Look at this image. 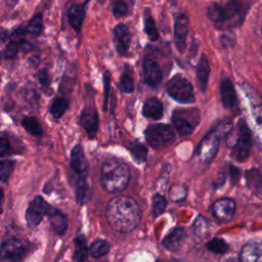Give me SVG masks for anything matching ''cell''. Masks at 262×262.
I'll return each mask as SVG.
<instances>
[{
	"label": "cell",
	"mask_w": 262,
	"mask_h": 262,
	"mask_svg": "<svg viewBox=\"0 0 262 262\" xmlns=\"http://www.w3.org/2000/svg\"><path fill=\"white\" fill-rule=\"evenodd\" d=\"M14 162L12 160H1L0 161V182H7L13 172Z\"/></svg>",
	"instance_id": "74e56055"
},
{
	"label": "cell",
	"mask_w": 262,
	"mask_h": 262,
	"mask_svg": "<svg viewBox=\"0 0 262 262\" xmlns=\"http://www.w3.org/2000/svg\"><path fill=\"white\" fill-rule=\"evenodd\" d=\"M129 178V167L123 161L112 159L102 164L100 182L106 192L119 193L123 191L128 185Z\"/></svg>",
	"instance_id": "3957f363"
},
{
	"label": "cell",
	"mask_w": 262,
	"mask_h": 262,
	"mask_svg": "<svg viewBox=\"0 0 262 262\" xmlns=\"http://www.w3.org/2000/svg\"><path fill=\"white\" fill-rule=\"evenodd\" d=\"M231 129V123L228 121L220 122L212 129L198 146L196 154L203 162H210L216 155L219 146V139L227 134Z\"/></svg>",
	"instance_id": "277c9868"
},
{
	"label": "cell",
	"mask_w": 262,
	"mask_h": 262,
	"mask_svg": "<svg viewBox=\"0 0 262 262\" xmlns=\"http://www.w3.org/2000/svg\"><path fill=\"white\" fill-rule=\"evenodd\" d=\"M72 170L78 175V177H86L88 172V160L85 156L83 145L78 143L71 150L70 160Z\"/></svg>",
	"instance_id": "9a60e30c"
},
{
	"label": "cell",
	"mask_w": 262,
	"mask_h": 262,
	"mask_svg": "<svg viewBox=\"0 0 262 262\" xmlns=\"http://www.w3.org/2000/svg\"><path fill=\"white\" fill-rule=\"evenodd\" d=\"M184 238H185L184 228L175 227L165 236V238L162 242V245L166 250L170 252H176L180 250Z\"/></svg>",
	"instance_id": "d6986e66"
},
{
	"label": "cell",
	"mask_w": 262,
	"mask_h": 262,
	"mask_svg": "<svg viewBox=\"0 0 262 262\" xmlns=\"http://www.w3.org/2000/svg\"><path fill=\"white\" fill-rule=\"evenodd\" d=\"M219 90L222 104L226 108H232L236 104V93L232 82L227 78L222 79Z\"/></svg>",
	"instance_id": "44dd1931"
},
{
	"label": "cell",
	"mask_w": 262,
	"mask_h": 262,
	"mask_svg": "<svg viewBox=\"0 0 262 262\" xmlns=\"http://www.w3.org/2000/svg\"><path fill=\"white\" fill-rule=\"evenodd\" d=\"M70 106V102L67 98L64 97H55L50 104L49 107V113L52 116L53 119L58 120L60 119L64 113L68 111Z\"/></svg>",
	"instance_id": "83f0119b"
},
{
	"label": "cell",
	"mask_w": 262,
	"mask_h": 262,
	"mask_svg": "<svg viewBox=\"0 0 262 262\" xmlns=\"http://www.w3.org/2000/svg\"><path fill=\"white\" fill-rule=\"evenodd\" d=\"M188 35V18L184 13L179 14L174 24V42L176 48L183 52L186 46V38Z\"/></svg>",
	"instance_id": "2e32d148"
},
{
	"label": "cell",
	"mask_w": 262,
	"mask_h": 262,
	"mask_svg": "<svg viewBox=\"0 0 262 262\" xmlns=\"http://www.w3.org/2000/svg\"><path fill=\"white\" fill-rule=\"evenodd\" d=\"M142 74L143 82L151 87L156 88L162 81L163 73L157 61L149 57H145L142 62Z\"/></svg>",
	"instance_id": "4fadbf2b"
},
{
	"label": "cell",
	"mask_w": 262,
	"mask_h": 262,
	"mask_svg": "<svg viewBox=\"0 0 262 262\" xmlns=\"http://www.w3.org/2000/svg\"><path fill=\"white\" fill-rule=\"evenodd\" d=\"M246 185L248 189L256 195L262 194V174L258 169L252 168L246 171Z\"/></svg>",
	"instance_id": "603a6c76"
},
{
	"label": "cell",
	"mask_w": 262,
	"mask_h": 262,
	"mask_svg": "<svg viewBox=\"0 0 262 262\" xmlns=\"http://www.w3.org/2000/svg\"><path fill=\"white\" fill-rule=\"evenodd\" d=\"M239 262H262V241L247 243L239 254Z\"/></svg>",
	"instance_id": "e0dca14e"
},
{
	"label": "cell",
	"mask_w": 262,
	"mask_h": 262,
	"mask_svg": "<svg viewBox=\"0 0 262 262\" xmlns=\"http://www.w3.org/2000/svg\"><path fill=\"white\" fill-rule=\"evenodd\" d=\"M163 104L157 97H150L145 100L142 106V115L151 120H160L163 117Z\"/></svg>",
	"instance_id": "7402d4cb"
},
{
	"label": "cell",
	"mask_w": 262,
	"mask_h": 262,
	"mask_svg": "<svg viewBox=\"0 0 262 262\" xmlns=\"http://www.w3.org/2000/svg\"><path fill=\"white\" fill-rule=\"evenodd\" d=\"M36 77H37L39 83H40L43 87H48V86L51 84L50 76H49L47 70H45V69H42V70L38 71L37 74H36Z\"/></svg>",
	"instance_id": "60d3db41"
},
{
	"label": "cell",
	"mask_w": 262,
	"mask_h": 262,
	"mask_svg": "<svg viewBox=\"0 0 262 262\" xmlns=\"http://www.w3.org/2000/svg\"><path fill=\"white\" fill-rule=\"evenodd\" d=\"M102 83H103V111L105 112L107 110L108 97L111 94V78H110L107 72L103 73Z\"/></svg>",
	"instance_id": "ab89813d"
},
{
	"label": "cell",
	"mask_w": 262,
	"mask_h": 262,
	"mask_svg": "<svg viewBox=\"0 0 262 262\" xmlns=\"http://www.w3.org/2000/svg\"><path fill=\"white\" fill-rule=\"evenodd\" d=\"M143 24H144V32L147 35L148 39L151 41L158 40L159 32H158V29H157V26H156V23H155L152 16L146 13L144 16Z\"/></svg>",
	"instance_id": "d590c367"
},
{
	"label": "cell",
	"mask_w": 262,
	"mask_h": 262,
	"mask_svg": "<svg viewBox=\"0 0 262 262\" xmlns=\"http://www.w3.org/2000/svg\"><path fill=\"white\" fill-rule=\"evenodd\" d=\"M46 215H47L51 229L57 235H62L67 231L69 226V221L67 216L58 209L52 208V207H49Z\"/></svg>",
	"instance_id": "ac0fdd59"
},
{
	"label": "cell",
	"mask_w": 262,
	"mask_h": 262,
	"mask_svg": "<svg viewBox=\"0 0 262 262\" xmlns=\"http://www.w3.org/2000/svg\"><path fill=\"white\" fill-rule=\"evenodd\" d=\"M47 202L40 195L35 196L29 204L26 211V220L30 227H36L40 224L43 217L49 209Z\"/></svg>",
	"instance_id": "30bf717a"
},
{
	"label": "cell",
	"mask_w": 262,
	"mask_h": 262,
	"mask_svg": "<svg viewBox=\"0 0 262 262\" xmlns=\"http://www.w3.org/2000/svg\"><path fill=\"white\" fill-rule=\"evenodd\" d=\"M2 57H3V55H2V53H1V51H0V62H1V59H2Z\"/></svg>",
	"instance_id": "bcb514c9"
},
{
	"label": "cell",
	"mask_w": 262,
	"mask_h": 262,
	"mask_svg": "<svg viewBox=\"0 0 262 262\" xmlns=\"http://www.w3.org/2000/svg\"><path fill=\"white\" fill-rule=\"evenodd\" d=\"M187 195V188L183 184H174L170 189H169V198L171 201L179 203L185 200Z\"/></svg>",
	"instance_id": "f35d334b"
},
{
	"label": "cell",
	"mask_w": 262,
	"mask_h": 262,
	"mask_svg": "<svg viewBox=\"0 0 262 262\" xmlns=\"http://www.w3.org/2000/svg\"><path fill=\"white\" fill-rule=\"evenodd\" d=\"M195 69H196V78H198L199 86L201 90L204 92L207 89V84H208V79L210 74V66L206 55L201 56Z\"/></svg>",
	"instance_id": "cb8c5ba5"
},
{
	"label": "cell",
	"mask_w": 262,
	"mask_h": 262,
	"mask_svg": "<svg viewBox=\"0 0 262 262\" xmlns=\"http://www.w3.org/2000/svg\"><path fill=\"white\" fill-rule=\"evenodd\" d=\"M129 149L134 161H136L139 164L145 162L147 157V148L144 144L136 142V143H133Z\"/></svg>",
	"instance_id": "836d02e7"
},
{
	"label": "cell",
	"mask_w": 262,
	"mask_h": 262,
	"mask_svg": "<svg viewBox=\"0 0 262 262\" xmlns=\"http://www.w3.org/2000/svg\"><path fill=\"white\" fill-rule=\"evenodd\" d=\"M236 204L230 198H222L217 200L212 206V214L220 223L229 222L235 213Z\"/></svg>",
	"instance_id": "7c38bea8"
},
{
	"label": "cell",
	"mask_w": 262,
	"mask_h": 262,
	"mask_svg": "<svg viewBox=\"0 0 262 262\" xmlns=\"http://www.w3.org/2000/svg\"><path fill=\"white\" fill-rule=\"evenodd\" d=\"M222 262H239L237 259H235V258H227V259H225V260H223Z\"/></svg>",
	"instance_id": "f6af8a7d"
},
{
	"label": "cell",
	"mask_w": 262,
	"mask_h": 262,
	"mask_svg": "<svg viewBox=\"0 0 262 262\" xmlns=\"http://www.w3.org/2000/svg\"><path fill=\"white\" fill-rule=\"evenodd\" d=\"M110 249L111 246L107 242L103 239H96L91 244L89 248V254L93 258H101L110 252Z\"/></svg>",
	"instance_id": "1f68e13d"
},
{
	"label": "cell",
	"mask_w": 262,
	"mask_h": 262,
	"mask_svg": "<svg viewBox=\"0 0 262 262\" xmlns=\"http://www.w3.org/2000/svg\"><path fill=\"white\" fill-rule=\"evenodd\" d=\"M86 16V4H72L68 9V20L71 27L80 32Z\"/></svg>",
	"instance_id": "ffe728a7"
},
{
	"label": "cell",
	"mask_w": 262,
	"mask_h": 262,
	"mask_svg": "<svg viewBox=\"0 0 262 262\" xmlns=\"http://www.w3.org/2000/svg\"><path fill=\"white\" fill-rule=\"evenodd\" d=\"M228 172H229V178L232 184H235L239 179V170L234 167L233 165L228 166Z\"/></svg>",
	"instance_id": "7bdbcfd3"
},
{
	"label": "cell",
	"mask_w": 262,
	"mask_h": 262,
	"mask_svg": "<svg viewBox=\"0 0 262 262\" xmlns=\"http://www.w3.org/2000/svg\"><path fill=\"white\" fill-rule=\"evenodd\" d=\"M11 145L8 138L4 135H0V158L10 154Z\"/></svg>",
	"instance_id": "b9f144b4"
},
{
	"label": "cell",
	"mask_w": 262,
	"mask_h": 262,
	"mask_svg": "<svg viewBox=\"0 0 262 262\" xmlns=\"http://www.w3.org/2000/svg\"><path fill=\"white\" fill-rule=\"evenodd\" d=\"M168 94L180 103H192L195 100L191 84L181 76H174L166 86Z\"/></svg>",
	"instance_id": "8992f818"
},
{
	"label": "cell",
	"mask_w": 262,
	"mask_h": 262,
	"mask_svg": "<svg viewBox=\"0 0 262 262\" xmlns=\"http://www.w3.org/2000/svg\"><path fill=\"white\" fill-rule=\"evenodd\" d=\"M113 36L118 54L121 56L127 55L131 43V34L129 28L125 24H118L113 30Z\"/></svg>",
	"instance_id": "5bb4252c"
},
{
	"label": "cell",
	"mask_w": 262,
	"mask_h": 262,
	"mask_svg": "<svg viewBox=\"0 0 262 262\" xmlns=\"http://www.w3.org/2000/svg\"><path fill=\"white\" fill-rule=\"evenodd\" d=\"M112 12L116 18H121L129 13V4L125 0H112Z\"/></svg>",
	"instance_id": "8d00e7d4"
},
{
	"label": "cell",
	"mask_w": 262,
	"mask_h": 262,
	"mask_svg": "<svg viewBox=\"0 0 262 262\" xmlns=\"http://www.w3.org/2000/svg\"><path fill=\"white\" fill-rule=\"evenodd\" d=\"M171 262H182V261H179V260H172Z\"/></svg>",
	"instance_id": "7dc6e473"
},
{
	"label": "cell",
	"mask_w": 262,
	"mask_h": 262,
	"mask_svg": "<svg viewBox=\"0 0 262 262\" xmlns=\"http://www.w3.org/2000/svg\"><path fill=\"white\" fill-rule=\"evenodd\" d=\"M105 216L113 229L127 233L137 227L141 219V212L135 200L127 195H120L108 202Z\"/></svg>",
	"instance_id": "6da1fadb"
},
{
	"label": "cell",
	"mask_w": 262,
	"mask_h": 262,
	"mask_svg": "<svg viewBox=\"0 0 262 262\" xmlns=\"http://www.w3.org/2000/svg\"><path fill=\"white\" fill-rule=\"evenodd\" d=\"M79 125L83 128L89 138H94L98 131L99 117L93 105H86L79 116Z\"/></svg>",
	"instance_id": "8fae6325"
},
{
	"label": "cell",
	"mask_w": 262,
	"mask_h": 262,
	"mask_svg": "<svg viewBox=\"0 0 262 262\" xmlns=\"http://www.w3.org/2000/svg\"><path fill=\"white\" fill-rule=\"evenodd\" d=\"M86 177H78L76 183V200L81 205L88 203L92 194L91 187Z\"/></svg>",
	"instance_id": "d4e9b609"
},
{
	"label": "cell",
	"mask_w": 262,
	"mask_h": 262,
	"mask_svg": "<svg viewBox=\"0 0 262 262\" xmlns=\"http://www.w3.org/2000/svg\"><path fill=\"white\" fill-rule=\"evenodd\" d=\"M167 207V200L165 196H163L160 193H156L152 196V201H151V212L154 217H159L160 215H162Z\"/></svg>",
	"instance_id": "d6a6232c"
},
{
	"label": "cell",
	"mask_w": 262,
	"mask_h": 262,
	"mask_svg": "<svg viewBox=\"0 0 262 262\" xmlns=\"http://www.w3.org/2000/svg\"><path fill=\"white\" fill-rule=\"evenodd\" d=\"M207 249L215 254H224L229 250L228 244L219 237H214L207 243Z\"/></svg>",
	"instance_id": "e575fe53"
},
{
	"label": "cell",
	"mask_w": 262,
	"mask_h": 262,
	"mask_svg": "<svg viewBox=\"0 0 262 262\" xmlns=\"http://www.w3.org/2000/svg\"><path fill=\"white\" fill-rule=\"evenodd\" d=\"M146 142L152 147H162L173 141L175 134L171 126L167 124L148 125L144 131Z\"/></svg>",
	"instance_id": "ba28073f"
},
{
	"label": "cell",
	"mask_w": 262,
	"mask_h": 262,
	"mask_svg": "<svg viewBox=\"0 0 262 262\" xmlns=\"http://www.w3.org/2000/svg\"><path fill=\"white\" fill-rule=\"evenodd\" d=\"M199 112L198 110H180V112H175L172 116V123L181 136L190 134L194 126L199 123Z\"/></svg>",
	"instance_id": "9c48e42d"
},
{
	"label": "cell",
	"mask_w": 262,
	"mask_h": 262,
	"mask_svg": "<svg viewBox=\"0 0 262 262\" xmlns=\"http://www.w3.org/2000/svg\"><path fill=\"white\" fill-rule=\"evenodd\" d=\"M250 2L248 0H229L224 5L213 3L208 8V17L220 29L236 27L246 16Z\"/></svg>",
	"instance_id": "7a4b0ae2"
},
{
	"label": "cell",
	"mask_w": 262,
	"mask_h": 262,
	"mask_svg": "<svg viewBox=\"0 0 262 262\" xmlns=\"http://www.w3.org/2000/svg\"><path fill=\"white\" fill-rule=\"evenodd\" d=\"M3 203H4V193H3V190L0 188V213L3 210Z\"/></svg>",
	"instance_id": "ee69618b"
},
{
	"label": "cell",
	"mask_w": 262,
	"mask_h": 262,
	"mask_svg": "<svg viewBox=\"0 0 262 262\" xmlns=\"http://www.w3.org/2000/svg\"><path fill=\"white\" fill-rule=\"evenodd\" d=\"M23 127L34 136H41L43 134V129L38 119L33 116H27L21 120Z\"/></svg>",
	"instance_id": "4dcf8cb0"
},
{
	"label": "cell",
	"mask_w": 262,
	"mask_h": 262,
	"mask_svg": "<svg viewBox=\"0 0 262 262\" xmlns=\"http://www.w3.org/2000/svg\"><path fill=\"white\" fill-rule=\"evenodd\" d=\"M252 148V133L245 120H241L237 125V137L231 149V157L237 162L246 161Z\"/></svg>",
	"instance_id": "52a82bcc"
},
{
	"label": "cell",
	"mask_w": 262,
	"mask_h": 262,
	"mask_svg": "<svg viewBox=\"0 0 262 262\" xmlns=\"http://www.w3.org/2000/svg\"><path fill=\"white\" fill-rule=\"evenodd\" d=\"M209 233L208 221L203 216H198L192 224V234L196 242H202Z\"/></svg>",
	"instance_id": "f1b7e54d"
},
{
	"label": "cell",
	"mask_w": 262,
	"mask_h": 262,
	"mask_svg": "<svg viewBox=\"0 0 262 262\" xmlns=\"http://www.w3.org/2000/svg\"><path fill=\"white\" fill-rule=\"evenodd\" d=\"M30 244L17 237H7L0 246V260L21 262L30 252Z\"/></svg>",
	"instance_id": "5b68a950"
},
{
	"label": "cell",
	"mask_w": 262,
	"mask_h": 262,
	"mask_svg": "<svg viewBox=\"0 0 262 262\" xmlns=\"http://www.w3.org/2000/svg\"><path fill=\"white\" fill-rule=\"evenodd\" d=\"M89 255V249L87 247L86 237L83 234H80L75 239V251L74 259L76 262H85Z\"/></svg>",
	"instance_id": "4316f807"
},
{
	"label": "cell",
	"mask_w": 262,
	"mask_h": 262,
	"mask_svg": "<svg viewBox=\"0 0 262 262\" xmlns=\"http://www.w3.org/2000/svg\"><path fill=\"white\" fill-rule=\"evenodd\" d=\"M25 29H26V32L32 36L41 35L44 30L42 13H36L33 17H31V19L29 20Z\"/></svg>",
	"instance_id": "f546056e"
},
{
	"label": "cell",
	"mask_w": 262,
	"mask_h": 262,
	"mask_svg": "<svg viewBox=\"0 0 262 262\" xmlns=\"http://www.w3.org/2000/svg\"><path fill=\"white\" fill-rule=\"evenodd\" d=\"M134 78H133V72L129 64L124 66V70L121 74L120 81H119V88L121 92L130 94L134 91Z\"/></svg>",
	"instance_id": "484cf974"
}]
</instances>
